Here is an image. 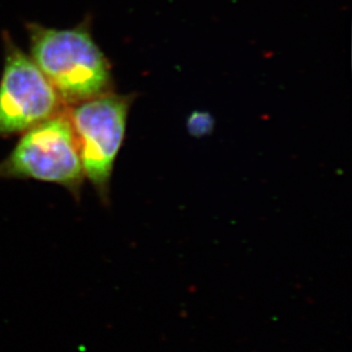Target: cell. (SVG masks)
Segmentation results:
<instances>
[{
	"label": "cell",
	"instance_id": "6da1fadb",
	"mask_svg": "<svg viewBox=\"0 0 352 352\" xmlns=\"http://www.w3.org/2000/svg\"><path fill=\"white\" fill-rule=\"evenodd\" d=\"M30 57L53 86L62 103L72 107L111 93L107 56L86 23L72 29L28 24Z\"/></svg>",
	"mask_w": 352,
	"mask_h": 352
},
{
	"label": "cell",
	"instance_id": "7a4b0ae2",
	"mask_svg": "<svg viewBox=\"0 0 352 352\" xmlns=\"http://www.w3.org/2000/svg\"><path fill=\"white\" fill-rule=\"evenodd\" d=\"M0 178L56 184L80 197L85 173L67 110L24 131L15 148L0 162Z\"/></svg>",
	"mask_w": 352,
	"mask_h": 352
},
{
	"label": "cell",
	"instance_id": "3957f363",
	"mask_svg": "<svg viewBox=\"0 0 352 352\" xmlns=\"http://www.w3.org/2000/svg\"><path fill=\"white\" fill-rule=\"evenodd\" d=\"M130 102L129 97L111 91L67 111L79 145L85 177L103 199L109 197L114 162L126 137Z\"/></svg>",
	"mask_w": 352,
	"mask_h": 352
},
{
	"label": "cell",
	"instance_id": "277c9868",
	"mask_svg": "<svg viewBox=\"0 0 352 352\" xmlns=\"http://www.w3.org/2000/svg\"><path fill=\"white\" fill-rule=\"evenodd\" d=\"M5 40V64L0 79V136L24 133L64 111V104L37 64Z\"/></svg>",
	"mask_w": 352,
	"mask_h": 352
},
{
	"label": "cell",
	"instance_id": "5b68a950",
	"mask_svg": "<svg viewBox=\"0 0 352 352\" xmlns=\"http://www.w3.org/2000/svg\"><path fill=\"white\" fill-rule=\"evenodd\" d=\"M213 128H214V119L208 112L195 111L187 119L188 133L197 138L212 133Z\"/></svg>",
	"mask_w": 352,
	"mask_h": 352
}]
</instances>
